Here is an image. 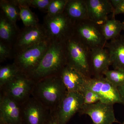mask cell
Masks as SVG:
<instances>
[{"mask_svg": "<svg viewBox=\"0 0 124 124\" xmlns=\"http://www.w3.org/2000/svg\"><path fill=\"white\" fill-rule=\"evenodd\" d=\"M67 64L66 42L50 40L48 49L39 64L28 77L35 82L50 76L59 75Z\"/></svg>", "mask_w": 124, "mask_h": 124, "instance_id": "obj_1", "label": "cell"}, {"mask_svg": "<svg viewBox=\"0 0 124 124\" xmlns=\"http://www.w3.org/2000/svg\"><path fill=\"white\" fill-rule=\"evenodd\" d=\"M67 92L59 74L35 81L32 96L51 111L56 110Z\"/></svg>", "mask_w": 124, "mask_h": 124, "instance_id": "obj_2", "label": "cell"}, {"mask_svg": "<svg viewBox=\"0 0 124 124\" xmlns=\"http://www.w3.org/2000/svg\"><path fill=\"white\" fill-rule=\"evenodd\" d=\"M66 45L67 64L79 71L86 78H91V50L74 34L66 42Z\"/></svg>", "mask_w": 124, "mask_h": 124, "instance_id": "obj_3", "label": "cell"}, {"mask_svg": "<svg viewBox=\"0 0 124 124\" xmlns=\"http://www.w3.org/2000/svg\"><path fill=\"white\" fill-rule=\"evenodd\" d=\"M75 23L63 13L54 16L46 15L42 24L50 40L66 42L74 34Z\"/></svg>", "mask_w": 124, "mask_h": 124, "instance_id": "obj_4", "label": "cell"}, {"mask_svg": "<svg viewBox=\"0 0 124 124\" xmlns=\"http://www.w3.org/2000/svg\"><path fill=\"white\" fill-rule=\"evenodd\" d=\"M74 34L91 50L104 48L107 42L103 35L100 25L89 19L76 22Z\"/></svg>", "mask_w": 124, "mask_h": 124, "instance_id": "obj_5", "label": "cell"}, {"mask_svg": "<svg viewBox=\"0 0 124 124\" xmlns=\"http://www.w3.org/2000/svg\"><path fill=\"white\" fill-rule=\"evenodd\" d=\"M50 43V40L43 42L16 54L13 63L20 72L28 76L39 64Z\"/></svg>", "mask_w": 124, "mask_h": 124, "instance_id": "obj_6", "label": "cell"}, {"mask_svg": "<svg viewBox=\"0 0 124 124\" xmlns=\"http://www.w3.org/2000/svg\"><path fill=\"white\" fill-rule=\"evenodd\" d=\"M35 81L25 74L19 72L0 89V93L7 95L20 105L32 96Z\"/></svg>", "mask_w": 124, "mask_h": 124, "instance_id": "obj_7", "label": "cell"}, {"mask_svg": "<svg viewBox=\"0 0 124 124\" xmlns=\"http://www.w3.org/2000/svg\"><path fill=\"white\" fill-rule=\"evenodd\" d=\"M50 40L42 24L24 27L19 31L13 48L16 54Z\"/></svg>", "mask_w": 124, "mask_h": 124, "instance_id": "obj_8", "label": "cell"}, {"mask_svg": "<svg viewBox=\"0 0 124 124\" xmlns=\"http://www.w3.org/2000/svg\"><path fill=\"white\" fill-rule=\"evenodd\" d=\"M85 88L96 93L102 102L113 105L116 103L121 104L117 87L104 76L87 78Z\"/></svg>", "mask_w": 124, "mask_h": 124, "instance_id": "obj_9", "label": "cell"}, {"mask_svg": "<svg viewBox=\"0 0 124 124\" xmlns=\"http://www.w3.org/2000/svg\"><path fill=\"white\" fill-rule=\"evenodd\" d=\"M84 104L82 93L67 91L55 110L59 124H67Z\"/></svg>", "mask_w": 124, "mask_h": 124, "instance_id": "obj_10", "label": "cell"}, {"mask_svg": "<svg viewBox=\"0 0 124 124\" xmlns=\"http://www.w3.org/2000/svg\"><path fill=\"white\" fill-rule=\"evenodd\" d=\"M81 115L89 116L93 124H113L119 123L116 119L113 104L101 102L90 104H84L79 111Z\"/></svg>", "mask_w": 124, "mask_h": 124, "instance_id": "obj_11", "label": "cell"}, {"mask_svg": "<svg viewBox=\"0 0 124 124\" xmlns=\"http://www.w3.org/2000/svg\"><path fill=\"white\" fill-rule=\"evenodd\" d=\"M21 108L22 124H44L50 111L32 96Z\"/></svg>", "mask_w": 124, "mask_h": 124, "instance_id": "obj_12", "label": "cell"}, {"mask_svg": "<svg viewBox=\"0 0 124 124\" xmlns=\"http://www.w3.org/2000/svg\"><path fill=\"white\" fill-rule=\"evenodd\" d=\"M0 123L22 124L21 106L7 95L0 93Z\"/></svg>", "mask_w": 124, "mask_h": 124, "instance_id": "obj_13", "label": "cell"}, {"mask_svg": "<svg viewBox=\"0 0 124 124\" xmlns=\"http://www.w3.org/2000/svg\"><path fill=\"white\" fill-rule=\"evenodd\" d=\"M89 19L99 25L108 19V16L112 13L113 8L110 0H85Z\"/></svg>", "mask_w": 124, "mask_h": 124, "instance_id": "obj_14", "label": "cell"}, {"mask_svg": "<svg viewBox=\"0 0 124 124\" xmlns=\"http://www.w3.org/2000/svg\"><path fill=\"white\" fill-rule=\"evenodd\" d=\"M60 75L68 92L81 93L85 89L87 78L73 67L67 64Z\"/></svg>", "mask_w": 124, "mask_h": 124, "instance_id": "obj_15", "label": "cell"}, {"mask_svg": "<svg viewBox=\"0 0 124 124\" xmlns=\"http://www.w3.org/2000/svg\"><path fill=\"white\" fill-rule=\"evenodd\" d=\"M90 67L92 75L94 77L104 76V73L109 70L111 66L108 51L106 48H100L91 50Z\"/></svg>", "mask_w": 124, "mask_h": 124, "instance_id": "obj_16", "label": "cell"}, {"mask_svg": "<svg viewBox=\"0 0 124 124\" xmlns=\"http://www.w3.org/2000/svg\"><path fill=\"white\" fill-rule=\"evenodd\" d=\"M104 48L108 51L113 69L124 70V35L107 41Z\"/></svg>", "mask_w": 124, "mask_h": 124, "instance_id": "obj_17", "label": "cell"}, {"mask_svg": "<svg viewBox=\"0 0 124 124\" xmlns=\"http://www.w3.org/2000/svg\"><path fill=\"white\" fill-rule=\"evenodd\" d=\"M63 13L75 22L89 19L85 0H68Z\"/></svg>", "mask_w": 124, "mask_h": 124, "instance_id": "obj_18", "label": "cell"}, {"mask_svg": "<svg viewBox=\"0 0 124 124\" xmlns=\"http://www.w3.org/2000/svg\"><path fill=\"white\" fill-rule=\"evenodd\" d=\"M17 25L14 24L2 12L0 16V38L13 48L14 42L19 32Z\"/></svg>", "mask_w": 124, "mask_h": 124, "instance_id": "obj_19", "label": "cell"}, {"mask_svg": "<svg viewBox=\"0 0 124 124\" xmlns=\"http://www.w3.org/2000/svg\"><path fill=\"white\" fill-rule=\"evenodd\" d=\"M100 26L103 35L107 41L118 37L122 31V22L115 18L108 19Z\"/></svg>", "mask_w": 124, "mask_h": 124, "instance_id": "obj_20", "label": "cell"}, {"mask_svg": "<svg viewBox=\"0 0 124 124\" xmlns=\"http://www.w3.org/2000/svg\"><path fill=\"white\" fill-rule=\"evenodd\" d=\"M0 8L1 12L14 24L20 18L19 9L13 0H1Z\"/></svg>", "mask_w": 124, "mask_h": 124, "instance_id": "obj_21", "label": "cell"}, {"mask_svg": "<svg viewBox=\"0 0 124 124\" xmlns=\"http://www.w3.org/2000/svg\"><path fill=\"white\" fill-rule=\"evenodd\" d=\"M20 72L13 63L0 67V88L10 81Z\"/></svg>", "mask_w": 124, "mask_h": 124, "instance_id": "obj_22", "label": "cell"}, {"mask_svg": "<svg viewBox=\"0 0 124 124\" xmlns=\"http://www.w3.org/2000/svg\"><path fill=\"white\" fill-rule=\"evenodd\" d=\"M19 9L20 18L24 27H29L39 24V20L37 16L32 12L29 7L18 6Z\"/></svg>", "mask_w": 124, "mask_h": 124, "instance_id": "obj_23", "label": "cell"}, {"mask_svg": "<svg viewBox=\"0 0 124 124\" xmlns=\"http://www.w3.org/2000/svg\"><path fill=\"white\" fill-rule=\"evenodd\" d=\"M104 76L116 87L124 84V70L119 69L108 70L104 73Z\"/></svg>", "mask_w": 124, "mask_h": 124, "instance_id": "obj_24", "label": "cell"}, {"mask_svg": "<svg viewBox=\"0 0 124 124\" xmlns=\"http://www.w3.org/2000/svg\"><path fill=\"white\" fill-rule=\"evenodd\" d=\"M68 1V0H52L46 10V15L54 16L62 13Z\"/></svg>", "mask_w": 124, "mask_h": 124, "instance_id": "obj_25", "label": "cell"}, {"mask_svg": "<svg viewBox=\"0 0 124 124\" xmlns=\"http://www.w3.org/2000/svg\"><path fill=\"white\" fill-rule=\"evenodd\" d=\"M81 93L84 97V104H93L100 101L98 95L90 90L85 88Z\"/></svg>", "mask_w": 124, "mask_h": 124, "instance_id": "obj_26", "label": "cell"}, {"mask_svg": "<svg viewBox=\"0 0 124 124\" xmlns=\"http://www.w3.org/2000/svg\"><path fill=\"white\" fill-rule=\"evenodd\" d=\"M52 0H26L27 7L37 8L46 12Z\"/></svg>", "mask_w": 124, "mask_h": 124, "instance_id": "obj_27", "label": "cell"}, {"mask_svg": "<svg viewBox=\"0 0 124 124\" xmlns=\"http://www.w3.org/2000/svg\"><path fill=\"white\" fill-rule=\"evenodd\" d=\"M13 48L0 40V62H2L11 57Z\"/></svg>", "mask_w": 124, "mask_h": 124, "instance_id": "obj_28", "label": "cell"}, {"mask_svg": "<svg viewBox=\"0 0 124 124\" xmlns=\"http://www.w3.org/2000/svg\"><path fill=\"white\" fill-rule=\"evenodd\" d=\"M121 14L124 15V0H120L117 5L113 8L112 18H115L116 16Z\"/></svg>", "mask_w": 124, "mask_h": 124, "instance_id": "obj_29", "label": "cell"}, {"mask_svg": "<svg viewBox=\"0 0 124 124\" xmlns=\"http://www.w3.org/2000/svg\"><path fill=\"white\" fill-rule=\"evenodd\" d=\"M44 124H59L55 111H50Z\"/></svg>", "mask_w": 124, "mask_h": 124, "instance_id": "obj_30", "label": "cell"}, {"mask_svg": "<svg viewBox=\"0 0 124 124\" xmlns=\"http://www.w3.org/2000/svg\"><path fill=\"white\" fill-rule=\"evenodd\" d=\"M121 104H124V84L117 87Z\"/></svg>", "mask_w": 124, "mask_h": 124, "instance_id": "obj_31", "label": "cell"}, {"mask_svg": "<svg viewBox=\"0 0 124 124\" xmlns=\"http://www.w3.org/2000/svg\"><path fill=\"white\" fill-rule=\"evenodd\" d=\"M122 31H124V21L122 22Z\"/></svg>", "mask_w": 124, "mask_h": 124, "instance_id": "obj_32", "label": "cell"}, {"mask_svg": "<svg viewBox=\"0 0 124 124\" xmlns=\"http://www.w3.org/2000/svg\"><path fill=\"white\" fill-rule=\"evenodd\" d=\"M122 124H124V122H123V123H122Z\"/></svg>", "mask_w": 124, "mask_h": 124, "instance_id": "obj_33", "label": "cell"}, {"mask_svg": "<svg viewBox=\"0 0 124 124\" xmlns=\"http://www.w3.org/2000/svg\"><path fill=\"white\" fill-rule=\"evenodd\" d=\"M0 124H2V123H0Z\"/></svg>", "mask_w": 124, "mask_h": 124, "instance_id": "obj_34", "label": "cell"}]
</instances>
